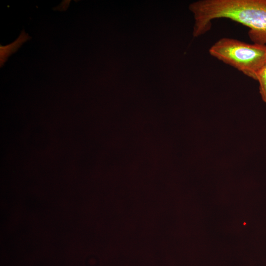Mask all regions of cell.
Listing matches in <instances>:
<instances>
[{"instance_id":"obj_1","label":"cell","mask_w":266,"mask_h":266,"mask_svg":"<svg viewBox=\"0 0 266 266\" xmlns=\"http://www.w3.org/2000/svg\"><path fill=\"white\" fill-rule=\"evenodd\" d=\"M190 9L195 20L194 36L207 32L213 20L227 18L248 27L253 43L266 45V0H201Z\"/></svg>"},{"instance_id":"obj_2","label":"cell","mask_w":266,"mask_h":266,"mask_svg":"<svg viewBox=\"0 0 266 266\" xmlns=\"http://www.w3.org/2000/svg\"><path fill=\"white\" fill-rule=\"evenodd\" d=\"M209 54L255 80L266 58V45L223 37L214 43Z\"/></svg>"},{"instance_id":"obj_3","label":"cell","mask_w":266,"mask_h":266,"mask_svg":"<svg viewBox=\"0 0 266 266\" xmlns=\"http://www.w3.org/2000/svg\"><path fill=\"white\" fill-rule=\"evenodd\" d=\"M30 38L28 34L23 30L14 42L5 46L0 45V67L3 66L9 55L16 52L24 42Z\"/></svg>"},{"instance_id":"obj_4","label":"cell","mask_w":266,"mask_h":266,"mask_svg":"<svg viewBox=\"0 0 266 266\" xmlns=\"http://www.w3.org/2000/svg\"><path fill=\"white\" fill-rule=\"evenodd\" d=\"M256 81L259 83V93L262 100L266 103V58L257 73Z\"/></svg>"}]
</instances>
